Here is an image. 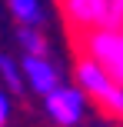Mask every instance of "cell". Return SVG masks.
<instances>
[{
	"instance_id": "obj_8",
	"label": "cell",
	"mask_w": 123,
	"mask_h": 127,
	"mask_svg": "<svg viewBox=\"0 0 123 127\" xmlns=\"http://www.w3.org/2000/svg\"><path fill=\"white\" fill-rule=\"evenodd\" d=\"M20 44H23L27 54H47V40L40 37L30 24H20Z\"/></svg>"
},
{
	"instance_id": "obj_1",
	"label": "cell",
	"mask_w": 123,
	"mask_h": 127,
	"mask_svg": "<svg viewBox=\"0 0 123 127\" xmlns=\"http://www.w3.org/2000/svg\"><path fill=\"white\" fill-rule=\"evenodd\" d=\"M77 50L93 57L117 84H123V30L113 27H93L77 37Z\"/></svg>"
},
{
	"instance_id": "obj_2",
	"label": "cell",
	"mask_w": 123,
	"mask_h": 127,
	"mask_svg": "<svg viewBox=\"0 0 123 127\" xmlns=\"http://www.w3.org/2000/svg\"><path fill=\"white\" fill-rule=\"evenodd\" d=\"M83 94L87 90L80 87H53L50 94H47V114L53 117L57 124H63V127H73L80 121V114H83Z\"/></svg>"
},
{
	"instance_id": "obj_5",
	"label": "cell",
	"mask_w": 123,
	"mask_h": 127,
	"mask_svg": "<svg viewBox=\"0 0 123 127\" xmlns=\"http://www.w3.org/2000/svg\"><path fill=\"white\" fill-rule=\"evenodd\" d=\"M23 77H27V84H30L33 90H40L43 97L50 94L53 87H60L57 70L43 60V54H27V57H23Z\"/></svg>"
},
{
	"instance_id": "obj_6",
	"label": "cell",
	"mask_w": 123,
	"mask_h": 127,
	"mask_svg": "<svg viewBox=\"0 0 123 127\" xmlns=\"http://www.w3.org/2000/svg\"><path fill=\"white\" fill-rule=\"evenodd\" d=\"M93 10H97V27L123 30V0H93Z\"/></svg>"
},
{
	"instance_id": "obj_7",
	"label": "cell",
	"mask_w": 123,
	"mask_h": 127,
	"mask_svg": "<svg viewBox=\"0 0 123 127\" xmlns=\"http://www.w3.org/2000/svg\"><path fill=\"white\" fill-rule=\"evenodd\" d=\"M10 3V13L20 20V24H30L37 27L43 20V10H40V0H7Z\"/></svg>"
},
{
	"instance_id": "obj_10",
	"label": "cell",
	"mask_w": 123,
	"mask_h": 127,
	"mask_svg": "<svg viewBox=\"0 0 123 127\" xmlns=\"http://www.w3.org/2000/svg\"><path fill=\"white\" fill-rule=\"evenodd\" d=\"M0 70H3L7 87H20V74H17V67H13V60H10V57H3V60H0Z\"/></svg>"
},
{
	"instance_id": "obj_11",
	"label": "cell",
	"mask_w": 123,
	"mask_h": 127,
	"mask_svg": "<svg viewBox=\"0 0 123 127\" xmlns=\"http://www.w3.org/2000/svg\"><path fill=\"white\" fill-rule=\"evenodd\" d=\"M0 121H10V97H7V94H0Z\"/></svg>"
},
{
	"instance_id": "obj_3",
	"label": "cell",
	"mask_w": 123,
	"mask_h": 127,
	"mask_svg": "<svg viewBox=\"0 0 123 127\" xmlns=\"http://www.w3.org/2000/svg\"><path fill=\"white\" fill-rule=\"evenodd\" d=\"M77 84H80V87H83L97 104L103 100V97L110 94L113 87H120V84L113 80V77L106 74V70L100 67L93 57H87V54H80V60H77Z\"/></svg>"
},
{
	"instance_id": "obj_4",
	"label": "cell",
	"mask_w": 123,
	"mask_h": 127,
	"mask_svg": "<svg viewBox=\"0 0 123 127\" xmlns=\"http://www.w3.org/2000/svg\"><path fill=\"white\" fill-rule=\"evenodd\" d=\"M60 13H63L67 27L73 30V37L93 30L97 27V10H93V0H57Z\"/></svg>"
},
{
	"instance_id": "obj_9",
	"label": "cell",
	"mask_w": 123,
	"mask_h": 127,
	"mask_svg": "<svg viewBox=\"0 0 123 127\" xmlns=\"http://www.w3.org/2000/svg\"><path fill=\"white\" fill-rule=\"evenodd\" d=\"M100 104H103V107L110 110L113 117H120V121H123V84H120V87H113V90H110V94H106Z\"/></svg>"
}]
</instances>
